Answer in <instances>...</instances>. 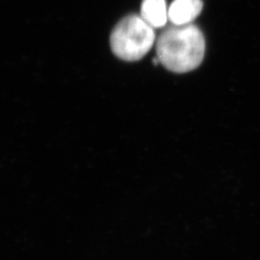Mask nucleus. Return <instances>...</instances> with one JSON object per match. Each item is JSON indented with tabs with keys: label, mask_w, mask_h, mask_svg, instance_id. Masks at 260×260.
Returning <instances> with one entry per match:
<instances>
[{
	"label": "nucleus",
	"mask_w": 260,
	"mask_h": 260,
	"mask_svg": "<svg viewBox=\"0 0 260 260\" xmlns=\"http://www.w3.org/2000/svg\"><path fill=\"white\" fill-rule=\"evenodd\" d=\"M156 47L159 62L177 74L195 70L205 57V38L193 24L168 28L158 38Z\"/></svg>",
	"instance_id": "nucleus-1"
},
{
	"label": "nucleus",
	"mask_w": 260,
	"mask_h": 260,
	"mask_svg": "<svg viewBox=\"0 0 260 260\" xmlns=\"http://www.w3.org/2000/svg\"><path fill=\"white\" fill-rule=\"evenodd\" d=\"M153 29L141 16L129 15L123 18L113 29L112 51L123 61L141 60L154 45Z\"/></svg>",
	"instance_id": "nucleus-2"
},
{
	"label": "nucleus",
	"mask_w": 260,
	"mask_h": 260,
	"mask_svg": "<svg viewBox=\"0 0 260 260\" xmlns=\"http://www.w3.org/2000/svg\"><path fill=\"white\" fill-rule=\"evenodd\" d=\"M202 10V0H175L168 10V16L174 25H187L191 24Z\"/></svg>",
	"instance_id": "nucleus-3"
},
{
	"label": "nucleus",
	"mask_w": 260,
	"mask_h": 260,
	"mask_svg": "<svg viewBox=\"0 0 260 260\" xmlns=\"http://www.w3.org/2000/svg\"><path fill=\"white\" fill-rule=\"evenodd\" d=\"M141 17L152 28L163 27L169 19L166 0H144Z\"/></svg>",
	"instance_id": "nucleus-4"
}]
</instances>
